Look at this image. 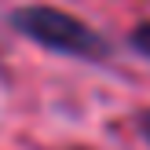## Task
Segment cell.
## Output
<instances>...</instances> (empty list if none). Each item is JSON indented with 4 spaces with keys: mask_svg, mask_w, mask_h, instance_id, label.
<instances>
[{
    "mask_svg": "<svg viewBox=\"0 0 150 150\" xmlns=\"http://www.w3.org/2000/svg\"><path fill=\"white\" fill-rule=\"evenodd\" d=\"M136 128H139V136H143V143L150 146V106H143L136 114Z\"/></svg>",
    "mask_w": 150,
    "mask_h": 150,
    "instance_id": "3",
    "label": "cell"
},
{
    "mask_svg": "<svg viewBox=\"0 0 150 150\" xmlns=\"http://www.w3.org/2000/svg\"><path fill=\"white\" fill-rule=\"evenodd\" d=\"M128 48L136 51V55H143V59H150V18H143V22H136V26L128 29Z\"/></svg>",
    "mask_w": 150,
    "mask_h": 150,
    "instance_id": "2",
    "label": "cell"
},
{
    "mask_svg": "<svg viewBox=\"0 0 150 150\" xmlns=\"http://www.w3.org/2000/svg\"><path fill=\"white\" fill-rule=\"evenodd\" d=\"M7 26L18 37L33 40L37 48L51 51V55L81 59V62H106L114 55V44L99 33L95 26H88L84 18L62 11L51 4H22L7 15Z\"/></svg>",
    "mask_w": 150,
    "mask_h": 150,
    "instance_id": "1",
    "label": "cell"
}]
</instances>
